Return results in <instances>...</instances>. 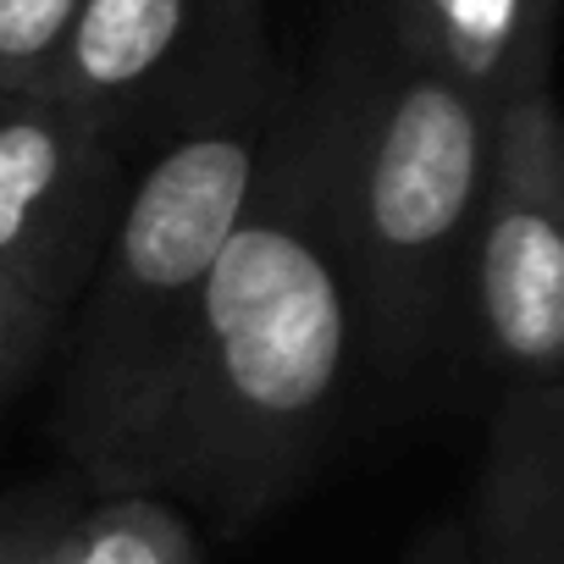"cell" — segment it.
Wrapping results in <instances>:
<instances>
[{
  "mask_svg": "<svg viewBox=\"0 0 564 564\" xmlns=\"http://www.w3.org/2000/svg\"><path fill=\"white\" fill-rule=\"evenodd\" d=\"M382 29L498 106L514 78L553 67L558 18L536 0H388Z\"/></svg>",
  "mask_w": 564,
  "mask_h": 564,
  "instance_id": "8",
  "label": "cell"
},
{
  "mask_svg": "<svg viewBox=\"0 0 564 564\" xmlns=\"http://www.w3.org/2000/svg\"><path fill=\"white\" fill-rule=\"evenodd\" d=\"M56 564H205L194 520L155 492H106L73 514Z\"/></svg>",
  "mask_w": 564,
  "mask_h": 564,
  "instance_id": "9",
  "label": "cell"
},
{
  "mask_svg": "<svg viewBox=\"0 0 564 564\" xmlns=\"http://www.w3.org/2000/svg\"><path fill=\"white\" fill-rule=\"evenodd\" d=\"M536 7H542L547 18H558V0H536Z\"/></svg>",
  "mask_w": 564,
  "mask_h": 564,
  "instance_id": "15",
  "label": "cell"
},
{
  "mask_svg": "<svg viewBox=\"0 0 564 564\" xmlns=\"http://www.w3.org/2000/svg\"><path fill=\"white\" fill-rule=\"evenodd\" d=\"M78 509L56 503V498H34V503H12L0 509V564H34L67 525Z\"/></svg>",
  "mask_w": 564,
  "mask_h": 564,
  "instance_id": "11",
  "label": "cell"
},
{
  "mask_svg": "<svg viewBox=\"0 0 564 564\" xmlns=\"http://www.w3.org/2000/svg\"><path fill=\"white\" fill-rule=\"evenodd\" d=\"M62 536H67V531H62ZM62 536H56V542H51V547H45V553H40L34 564H56V558H62Z\"/></svg>",
  "mask_w": 564,
  "mask_h": 564,
  "instance_id": "14",
  "label": "cell"
},
{
  "mask_svg": "<svg viewBox=\"0 0 564 564\" xmlns=\"http://www.w3.org/2000/svg\"><path fill=\"white\" fill-rule=\"evenodd\" d=\"M465 564H564V388H503L487 421Z\"/></svg>",
  "mask_w": 564,
  "mask_h": 564,
  "instance_id": "7",
  "label": "cell"
},
{
  "mask_svg": "<svg viewBox=\"0 0 564 564\" xmlns=\"http://www.w3.org/2000/svg\"><path fill=\"white\" fill-rule=\"evenodd\" d=\"M84 0H0V95H40Z\"/></svg>",
  "mask_w": 564,
  "mask_h": 564,
  "instance_id": "10",
  "label": "cell"
},
{
  "mask_svg": "<svg viewBox=\"0 0 564 564\" xmlns=\"http://www.w3.org/2000/svg\"><path fill=\"white\" fill-rule=\"evenodd\" d=\"M465 344L481 349L503 388H564V117L553 67L514 78L492 106Z\"/></svg>",
  "mask_w": 564,
  "mask_h": 564,
  "instance_id": "5",
  "label": "cell"
},
{
  "mask_svg": "<svg viewBox=\"0 0 564 564\" xmlns=\"http://www.w3.org/2000/svg\"><path fill=\"white\" fill-rule=\"evenodd\" d=\"M289 89L232 106L144 155L67 316L56 437L106 492L194 333L210 265L260 177Z\"/></svg>",
  "mask_w": 564,
  "mask_h": 564,
  "instance_id": "3",
  "label": "cell"
},
{
  "mask_svg": "<svg viewBox=\"0 0 564 564\" xmlns=\"http://www.w3.org/2000/svg\"><path fill=\"white\" fill-rule=\"evenodd\" d=\"M360 377L333 216V106L311 78L282 95L177 371L106 492H155L238 536L311 481Z\"/></svg>",
  "mask_w": 564,
  "mask_h": 564,
  "instance_id": "1",
  "label": "cell"
},
{
  "mask_svg": "<svg viewBox=\"0 0 564 564\" xmlns=\"http://www.w3.org/2000/svg\"><path fill=\"white\" fill-rule=\"evenodd\" d=\"M271 89L260 0H84L45 84L128 166Z\"/></svg>",
  "mask_w": 564,
  "mask_h": 564,
  "instance_id": "4",
  "label": "cell"
},
{
  "mask_svg": "<svg viewBox=\"0 0 564 564\" xmlns=\"http://www.w3.org/2000/svg\"><path fill=\"white\" fill-rule=\"evenodd\" d=\"M133 166L56 95H0V294L56 344Z\"/></svg>",
  "mask_w": 564,
  "mask_h": 564,
  "instance_id": "6",
  "label": "cell"
},
{
  "mask_svg": "<svg viewBox=\"0 0 564 564\" xmlns=\"http://www.w3.org/2000/svg\"><path fill=\"white\" fill-rule=\"evenodd\" d=\"M51 344H56V338H51L12 294H0V399H7V393L45 360Z\"/></svg>",
  "mask_w": 564,
  "mask_h": 564,
  "instance_id": "12",
  "label": "cell"
},
{
  "mask_svg": "<svg viewBox=\"0 0 564 564\" xmlns=\"http://www.w3.org/2000/svg\"><path fill=\"white\" fill-rule=\"evenodd\" d=\"M322 84L360 371L382 388L410 382L465 344V271L492 100L404 51L388 29L338 56Z\"/></svg>",
  "mask_w": 564,
  "mask_h": 564,
  "instance_id": "2",
  "label": "cell"
},
{
  "mask_svg": "<svg viewBox=\"0 0 564 564\" xmlns=\"http://www.w3.org/2000/svg\"><path fill=\"white\" fill-rule=\"evenodd\" d=\"M404 564H465V536H459V520H443L432 531H421V542L410 547Z\"/></svg>",
  "mask_w": 564,
  "mask_h": 564,
  "instance_id": "13",
  "label": "cell"
}]
</instances>
